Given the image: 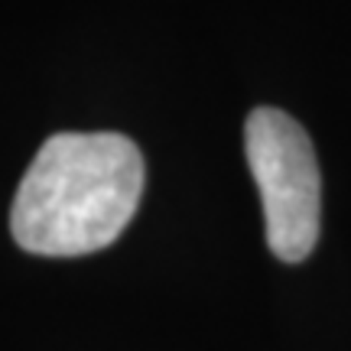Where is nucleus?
I'll use <instances>...</instances> for the list:
<instances>
[{
	"mask_svg": "<svg viewBox=\"0 0 351 351\" xmlns=\"http://www.w3.org/2000/svg\"><path fill=\"white\" fill-rule=\"evenodd\" d=\"M244 153L276 261L302 263L322 228V176L309 134L280 108H254L244 124Z\"/></svg>",
	"mask_w": 351,
	"mask_h": 351,
	"instance_id": "obj_2",
	"label": "nucleus"
},
{
	"mask_svg": "<svg viewBox=\"0 0 351 351\" xmlns=\"http://www.w3.org/2000/svg\"><path fill=\"white\" fill-rule=\"evenodd\" d=\"M143 182V153L124 134H56L13 195V241L39 257L101 251L130 225Z\"/></svg>",
	"mask_w": 351,
	"mask_h": 351,
	"instance_id": "obj_1",
	"label": "nucleus"
}]
</instances>
